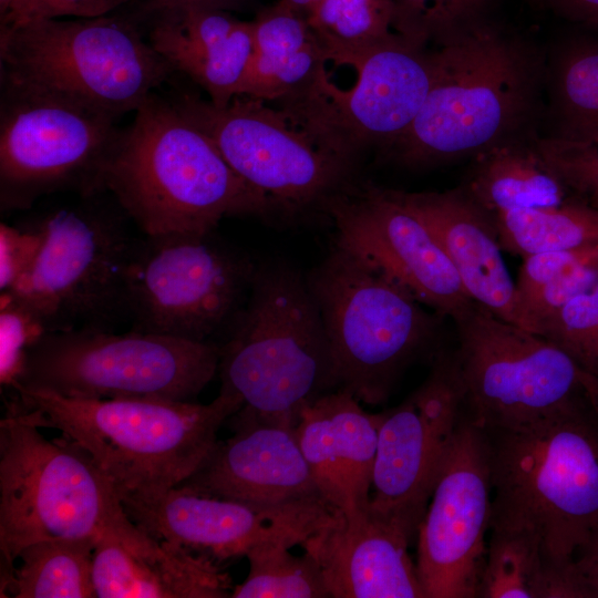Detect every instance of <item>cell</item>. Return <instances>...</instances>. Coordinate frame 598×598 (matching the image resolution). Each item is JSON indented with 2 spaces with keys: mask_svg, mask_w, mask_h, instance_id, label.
<instances>
[{
  "mask_svg": "<svg viewBox=\"0 0 598 598\" xmlns=\"http://www.w3.org/2000/svg\"><path fill=\"white\" fill-rule=\"evenodd\" d=\"M433 80L406 132L384 152L404 166L472 157L533 136L545 65L537 49L485 17L430 43Z\"/></svg>",
  "mask_w": 598,
  "mask_h": 598,
  "instance_id": "cell-1",
  "label": "cell"
},
{
  "mask_svg": "<svg viewBox=\"0 0 598 598\" xmlns=\"http://www.w3.org/2000/svg\"><path fill=\"white\" fill-rule=\"evenodd\" d=\"M102 186L144 235L208 234L233 216L268 219L265 199L205 133L155 92L121 130Z\"/></svg>",
  "mask_w": 598,
  "mask_h": 598,
  "instance_id": "cell-2",
  "label": "cell"
},
{
  "mask_svg": "<svg viewBox=\"0 0 598 598\" xmlns=\"http://www.w3.org/2000/svg\"><path fill=\"white\" fill-rule=\"evenodd\" d=\"M38 424L80 445L118 496H151L192 476L217 443L220 426L243 405L219 392L209 404L150 399H78L17 389Z\"/></svg>",
  "mask_w": 598,
  "mask_h": 598,
  "instance_id": "cell-3",
  "label": "cell"
},
{
  "mask_svg": "<svg viewBox=\"0 0 598 598\" xmlns=\"http://www.w3.org/2000/svg\"><path fill=\"white\" fill-rule=\"evenodd\" d=\"M218 346L219 392L241 398L240 409L260 422L296 427L305 406L340 388L306 275L283 260L257 264Z\"/></svg>",
  "mask_w": 598,
  "mask_h": 598,
  "instance_id": "cell-4",
  "label": "cell"
},
{
  "mask_svg": "<svg viewBox=\"0 0 598 598\" xmlns=\"http://www.w3.org/2000/svg\"><path fill=\"white\" fill-rule=\"evenodd\" d=\"M484 430L491 524L534 530L555 563L571 568L576 551L598 523V409Z\"/></svg>",
  "mask_w": 598,
  "mask_h": 598,
  "instance_id": "cell-5",
  "label": "cell"
},
{
  "mask_svg": "<svg viewBox=\"0 0 598 598\" xmlns=\"http://www.w3.org/2000/svg\"><path fill=\"white\" fill-rule=\"evenodd\" d=\"M306 280L340 388L365 404L385 403L409 367L434 350L442 316L336 245Z\"/></svg>",
  "mask_w": 598,
  "mask_h": 598,
  "instance_id": "cell-6",
  "label": "cell"
},
{
  "mask_svg": "<svg viewBox=\"0 0 598 598\" xmlns=\"http://www.w3.org/2000/svg\"><path fill=\"white\" fill-rule=\"evenodd\" d=\"M14 400L0 421L2 573L20 550L55 538L97 539L126 522L121 498L92 457L65 436L47 440Z\"/></svg>",
  "mask_w": 598,
  "mask_h": 598,
  "instance_id": "cell-7",
  "label": "cell"
},
{
  "mask_svg": "<svg viewBox=\"0 0 598 598\" xmlns=\"http://www.w3.org/2000/svg\"><path fill=\"white\" fill-rule=\"evenodd\" d=\"M172 102L265 199L268 220L297 223L326 215L330 202L359 182V161L339 152L283 107H270L248 95H237L225 106L192 94Z\"/></svg>",
  "mask_w": 598,
  "mask_h": 598,
  "instance_id": "cell-8",
  "label": "cell"
},
{
  "mask_svg": "<svg viewBox=\"0 0 598 598\" xmlns=\"http://www.w3.org/2000/svg\"><path fill=\"white\" fill-rule=\"evenodd\" d=\"M1 76L111 112H135L173 75L122 19L38 18L0 29Z\"/></svg>",
  "mask_w": 598,
  "mask_h": 598,
  "instance_id": "cell-9",
  "label": "cell"
},
{
  "mask_svg": "<svg viewBox=\"0 0 598 598\" xmlns=\"http://www.w3.org/2000/svg\"><path fill=\"white\" fill-rule=\"evenodd\" d=\"M453 351L467 417L505 429L598 409V378L542 336L473 301L453 319Z\"/></svg>",
  "mask_w": 598,
  "mask_h": 598,
  "instance_id": "cell-10",
  "label": "cell"
},
{
  "mask_svg": "<svg viewBox=\"0 0 598 598\" xmlns=\"http://www.w3.org/2000/svg\"><path fill=\"white\" fill-rule=\"evenodd\" d=\"M219 346L130 330L48 331L14 388L78 399L193 401L218 372Z\"/></svg>",
  "mask_w": 598,
  "mask_h": 598,
  "instance_id": "cell-11",
  "label": "cell"
},
{
  "mask_svg": "<svg viewBox=\"0 0 598 598\" xmlns=\"http://www.w3.org/2000/svg\"><path fill=\"white\" fill-rule=\"evenodd\" d=\"M95 197H83L84 203L37 223L44 235L41 250L8 290L47 331H113L127 318L126 272L137 238L128 233V218L117 204L110 208Z\"/></svg>",
  "mask_w": 598,
  "mask_h": 598,
  "instance_id": "cell-12",
  "label": "cell"
},
{
  "mask_svg": "<svg viewBox=\"0 0 598 598\" xmlns=\"http://www.w3.org/2000/svg\"><path fill=\"white\" fill-rule=\"evenodd\" d=\"M1 79L0 208H30L58 192L105 193L103 168L121 128L117 115L78 100Z\"/></svg>",
  "mask_w": 598,
  "mask_h": 598,
  "instance_id": "cell-13",
  "label": "cell"
},
{
  "mask_svg": "<svg viewBox=\"0 0 598 598\" xmlns=\"http://www.w3.org/2000/svg\"><path fill=\"white\" fill-rule=\"evenodd\" d=\"M256 266L213 233L137 238L125 287L132 330L210 341L245 303Z\"/></svg>",
  "mask_w": 598,
  "mask_h": 598,
  "instance_id": "cell-14",
  "label": "cell"
},
{
  "mask_svg": "<svg viewBox=\"0 0 598 598\" xmlns=\"http://www.w3.org/2000/svg\"><path fill=\"white\" fill-rule=\"evenodd\" d=\"M351 68L349 89L336 85L322 70L301 94L282 107L323 141L359 161L363 151H385L410 127L433 80L430 45L399 37L368 51Z\"/></svg>",
  "mask_w": 598,
  "mask_h": 598,
  "instance_id": "cell-15",
  "label": "cell"
},
{
  "mask_svg": "<svg viewBox=\"0 0 598 598\" xmlns=\"http://www.w3.org/2000/svg\"><path fill=\"white\" fill-rule=\"evenodd\" d=\"M465 414L453 353H435L424 382L381 412L369 511L412 539Z\"/></svg>",
  "mask_w": 598,
  "mask_h": 598,
  "instance_id": "cell-16",
  "label": "cell"
},
{
  "mask_svg": "<svg viewBox=\"0 0 598 598\" xmlns=\"http://www.w3.org/2000/svg\"><path fill=\"white\" fill-rule=\"evenodd\" d=\"M492 499L487 434L465 413L416 532L425 598H476Z\"/></svg>",
  "mask_w": 598,
  "mask_h": 598,
  "instance_id": "cell-17",
  "label": "cell"
},
{
  "mask_svg": "<svg viewBox=\"0 0 598 598\" xmlns=\"http://www.w3.org/2000/svg\"><path fill=\"white\" fill-rule=\"evenodd\" d=\"M333 245L355 255L452 320L474 301L427 225L394 189L357 182L330 202Z\"/></svg>",
  "mask_w": 598,
  "mask_h": 598,
  "instance_id": "cell-18",
  "label": "cell"
},
{
  "mask_svg": "<svg viewBox=\"0 0 598 598\" xmlns=\"http://www.w3.org/2000/svg\"><path fill=\"white\" fill-rule=\"evenodd\" d=\"M120 498L130 519L151 536L219 564L265 543L301 545L339 513L322 497L246 503L179 485L156 495Z\"/></svg>",
  "mask_w": 598,
  "mask_h": 598,
  "instance_id": "cell-19",
  "label": "cell"
},
{
  "mask_svg": "<svg viewBox=\"0 0 598 598\" xmlns=\"http://www.w3.org/2000/svg\"><path fill=\"white\" fill-rule=\"evenodd\" d=\"M229 420L234 435L217 441L203 465L179 486L259 504L322 497L295 427L260 422L241 409Z\"/></svg>",
  "mask_w": 598,
  "mask_h": 598,
  "instance_id": "cell-20",
  "label": "cell"
},
{
  "mask_svg": "<svg viewBox=\"0 0 598 598\" xmlns=\"http://www.w3.org/2000/svg\"><path fill=\"white\" fill-rule=\"evenodd\" d=\"M93 580L99 598H227L234 589L219 563L157 539L130 518L96 539Z\"/></svg>",
  "mask_w": 598,
  "mask_h": 598,
  "instance_id": "cell-21",
  "label": "cell"
},
{
  "mask_svg": "<svg viewBox=\"0 0 598 598\" xmlns=\"http://www.w3.org/2000/svg\"><path fill=\"white\" fill-rule=\"evenodd\" d=\"M412 538L369 509L337 519L301 544L333 598H425L409 555Z\"/></svg>",
  "mask_w": 598,
  "mask_h": 598,
  "instance_id": "cell-22",
  "label": "cell"
},
{
  "mask_svg": "<svg viewBox=\"0 0 598 598\" xmlns=\"http://www.w3.org/2000/svg\"><path fill=\"white\" fill-rule=\"evenodd\" d=\"M380 421L343 388L300 412L295 431L318 491L346 516L369 509Z\"/></svg>",
  "mask_w": 598,
  "mask_h": 598,
  "instance_id": "cell-23",
  "label": "cell"
},
{
  "mask_svg": "<svg viewBox=\"0 0 598 598\" xmlns=\"http://www.w3.org/2000/svg\"><path fill=\"white\" fill-rule=\"evenodd\" d=\"M395 193L431 229L468 296L499 318L529 330L502 256L494 216L462 186L444 192Z\"/></svg>",
  "mask_w": 598,
  "mask_h": 598,
  "instance_id": "cell-24",
  "label": "cell"
},
{
  "mask_svg": "<svg viewBox=\"0 0 598 598\" xmlns=\"http://www.w3.org/2000/svg\"><path fill=\"white\" fill-rule=\"evenodd\" d=\"M156 14L147 41L174 73L188 76L216 106L244 93L255 53L252 21L200 7Z\"/></svg>",
  "mask_w": 598,
  "mask_h": 598,
  "instance_id": "cell-25",
  "label": "cell"
},
{
  "mask_svg": "<svg viewBox=\"0 0 598 598\" xmlns=\"http://www.w3.org/2000/svg\"><path fill=\"white\" fill-rule=\"evenodd\" d=\"M255 53L241 95L285 101L308 90L328 63L308 19L282 0L252 20Z\"/></svg>",
  "mask_w": 598,
  "mask_h": 598,
  "instance_id": "cell-26",
  "label": "cell"
},
{
  "mask_svg": "<svg viewBox=\"0 0 598 598\" xmlns=\"http://www.w3.org/2000/svg\"><path fill=\"white\" fill-rule=\"evenodd\" d=\"M493 216L559 206L575 198L535 146V137L513 140L473 158L462 185Z\"/></svg>",
  "mask_w": 598,
  "mask_h": 598,
  "instance_id": "cell-27",
  "label": "cell"
},
{
  "mask_svg": "<svg viewBox=\"0 0 598 598\" xmlns=\"http://www.w3.org/2000/svg\"><path fill=\"white\" fill-rule=\"evenodd\" d=\"M477 598H579L573 567L559 566L532 529L491 524Z\"/></svg>",
  "mask_w": 598,
  "mask_h": 598,
  "instance_id": "cell-28",
  "label": "cell"
},
{
  "mask_svg": "<svg viewBox=\"0 0 598 598\" xmlns=\"http://www.w3.org/2000/svg\"><path fill=\"white\" fill-rule=\"evenodd\" d=\"M96 539L55 538L23 547L20 565L1 574V597L93 598Z\"/></svg>",
  "mask_w": 598,
  "mask_h": 598,
  "instance_id": "cell-29",
  "label": "cell"
},
{
  "mask_svg": "<svg viewBox=\"0 0 598 598\" xmlns=\"http://www.w3.org/2000/svg\"><path fill=\"white\" fill-rule=\"evenodd\" d=\"M549 137L598 145V42L567 45L549 72Z\"/></svg>",
  "mask_w": 598,
  "mask_h": 598,
  "instance_id": "cell-30",
  "label": "cell"
},
{
  "mask_svg": "<svg viewBox=\"0 0 598 598\" xmlns=\"http://www.w3.org/2000/svg\"><path fill=\"white\" fill-rule=\"evenodd\" d=\"M598 283V245L545 251L523 258L516 280L529 330L574 297Z\"/></svg>",
  "mask_w": 598,
  "mask_h": 598,
  "instance_id": "cell-31",
  "label": "cell"
},
{
  "mask_svg": "<svg viewBox=\"0 0 598 598\" xmlns=\"http://www.w3.org/2000/svg\"><path fill=\"white\" fill-rule=\"evenodd\" d=\"M307 19L337 66H351L377 45L404 37L394 0H322Z\"/></svg>",
  "mask_w": 598,
  "mask_h": 598,
  "instance_id": "cell-32",
  "label": "cell"
},
{
  "mask_svg": "<svg viewBox=\"0 0 598 598\" xmlns=\"http://www.w3.org/2000/svg\"><path fill=\"white\" fill-rule=\"evenodd\" d=\"M503 250L522 258L598 245V208L571 198L550 208L494 216Z\"/></svg>",
  "mask_w": 598,
  "mask_h": 598,
  "instance_id": "cell-33",
  "label": "cell"
},
{
  "mask_svg": "<svg viewBox=\"0 0 598 598\" xmlns=\"http://www.w3.org/2000/svg\"><path fill=\"white\" fill-rule=\"evenodd\" d=\"M281 543H265L247 554V578L231 592V598H329L321 569L305 551L296 556Z\"/></svg>",
  "mask_w": 598,
  "mask_h": 598,
  "instance_id": "cell-34",
  "label": "cell"
},
{
  "mask_svg": "<svg viewBox=\"0 0 598 598\" xmlns=\"http://www.w3.org/2000/svg\"><path fill=\"white\" fill-rule=\"evenodd\" d=\"M537 334L598 378V283L540 321Z\"/></svg>",
  "mask_w": 598,
  "mask_h": 598,
  "instance_id": "cell-35",
  "label": "cell"
},
{
  "mask_svg": "<svg viewBox=\"0 0 598 598\" xmlns=\"http://www.w3.org/2000/svg\"><path fill=\"white\" fill-rule=\"evenodd\" d=\"M493 0H394L398 29L429 45L445 33L483 18Z\"/></svg>",
  "mask_w": 598,
  "mask_h": 598,
  "instance_id": "cell-36",
  "label": "cell"
},
{
  "mask_svg": "<svg viewBox=\"0 0 598 598\" xmlns=\"http://www.w3.org/2000/svg\"><path fill=\"white\" fill-rule=\"evenodd\" d=\"M47 329L39 318L13 295L0 297V383L18 385L24 371L29 349Z\"/></svg>",
  "mask_w": 598,
  "mask_h": 598,
  "instance_id": "cell-37",
  "label": "cell"
},
{
  "mask_svg": "<svg viewBox=\"0 0 598 598\" xmlns=\"http://www.w3.org/2000/svg\"><path fill=\"white\" fill-rule=\"evenodd\" d=\"M535 146L576 199L598 208V145L548 136Z\"/></svg>",
  "mask_w": 598,
  "mask_h": 598,
  "instance_id": "cell-38",
  "label": "cell"
},
{
  "mask_svg": "<svg viewBox=\"0 0 598 598\" xmlns=\"http://www.w3.org/2000/svg\"><path fill=\"white\" fill-rule=\"evenodd\" d=\"M44 235L35 224L29 228H17L0 224V289L14 287L35 261L43 245Z\"/></svg>",
  "mask_w": 598,
  "mask_h": 598,
  "instance_id": "cell-39",
  "label": "cell"
},
{
  "mask_svg": "<svg viewBox=\"0 0 598 598\" xmlns=\"http://www.w3.org/2000/svg\"><path fill=\"white\" fill-rule=\"evenodd\" d=\"M131 0H38L31 17L38 18H96Z\"/></svg>",
  "mask_w": 598,
  "mask_h": 598,
  "instance_id": "cell-40",
  "label": "cell"
},
{
  "mask_svg": "<svg viewBox=\"0 0 598 598\" xmlns=\"http://www.w3.org/2000/svg\"><path fill=\"white\" fill-rule=\"evenodd\" d=\"M573 576L579 598H598V523L574 556Z\"/></svg>",
  "mask_w": 598,
  "mask_h": 598,
  "instance_id": "cell-41",
  "label": "cell"
},
{
  "mask_svg": "<svg viewBox=\"0 0 598 598\" xmlns=\"http://www.w3.org/2000/svg\"><path fill=\"white\" fill-rule=\"evenodd\" d=\"M563 16L591 24H598V0H544Z\"/></svg>",
  "mask_w": 598,
  "mask_h": 598,
  "instance_id": "cell-42",
  "label": "cell"
},
{
  "mask_svg": "<svg viewBox=\"0 0 598 598\" xmlns=\"http://www.w3.org/2000/svg\"><path fill=\"white\" fill-rule=\"evenodd\" d=\"M148 12H163L187 7L227 10L235 8L241 0H140Z\"/></svg>",
  "mask_w": 598,
  "mask_h": 598,
  "instance_id": "cell-43",
  "label": "cell"
},
{
  "mask_svg": "<svg viewBox=\"0 0 598 598\" xmlns=\"http://www.w3.org/2000/svg\"><path fill=\"white\" fill-rule=\"evenodd\" d=\"M37 2L38 0H0V29L25 22L31 17Z\"/></svg>",
  "mask_w": 598,
  "mask_h": 598,
  "instance_id": "cell-44",
  "label": "cell"
},
{
  "mask_svg": "<svg viewBox=\"0 0 598 598\" xmlns=\"http://www.w3.org/2000/svg\"><path fill=\"white\" fill-rule=\"evenodd\" d=\"M298 12L308 17L322 0H282Z\"/></svg>",
  "mask_w": 598,
  "mask_h": 598,
  "instance_id": "cell-45",
  "label": "cell"
},
{
  "mask_svg": "<svg viewBox=\"0 0 598 598\" xmlns=\"http://www.w3.org/2000/svg\"><path fill=\"white\" fill-rule=\"evenodd\" d=\"M538 1V0H537ZM540 2H544V0H539Z\"/></svg>",
  "mask_w": 598,
  "mask_h": 598,
  "instance_id": "cell-46",
  "label": "cell"
}]
</instances>
